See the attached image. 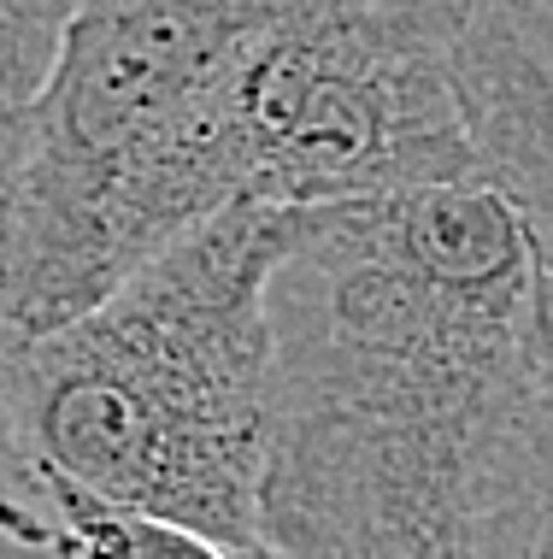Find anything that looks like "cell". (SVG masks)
Here are the masks:
<instances>
[{
  "mask_svg": "<svg viewBox=\"0 0 553 559\" xmlns=\"http://www.w3.org/2000/svg\"><path fill=\"white\" fill-rule=\"evenodd\" d=\"M265 559H548V224L495 189L289 206L265 277Z\"/></svg>",
  "mask_w": 553,
  "mask_h": 559,
  "instance_id": "6da1fadb",
  "label": "cell"
},
{
  "mask_svg": "<svg viewBox=\"0 0 553 559\" xmlns=\"http://www.w3.org/2000/svg\"><path fill=\"white\" fill-rule=\"evenodd\" d=\"M289 206L236 201L95 307L0 342V536L65 507L166 519L248 554L265 448V277Z\"/></svg>",
  "mask_w": 553,
  "mask_h": 559,
  "instance_id": "7a4b0ae2",
  "label": "cell"
},
{
  "mask_svg": "<svg viewBox=\"0 0 553 559\" xmlns=\"http://www.w3.org/2000/svg\"><path fill=\"white\" fill-rule=\"evenodd\" d=\"M272 0H83L0 189V342L95 307L230 201L224 95Z\"/></svg>",
  "mask_w": 553,
  "mask_h": 559,
  "instance_id": "3957f363",
  "label": "cell"
},
{
  "mask_svg": "<svg viewBox=\"0 0 553 559\" xmlns=\"http://www.w3.org/2000/svg\"><path fill=\"white\" fill-rule=\"evenodd\" d=\"M77 7L83 0H0V189Z\"/></svg>",
  "mask_w": 553,
  "mask_h": 559,
  "instance_id": "277c9868",
  "label": "cell"
},
{
  "mask_svg": "<svg viewBox=\"0 0 553 559\" xmlns=\"http://www.w3.org/2000/svg\"><path fill=\"white\" fill-rule=\"evenodd\" d=\"M48 559H260V548L236 554L224 542H206L166 519H142V512H112V507H65L53 519Z\"/></svg>",
  "mask_w": 553,
  "mask_h": 559,
  "instance_id": "5b68a950",
  "label": "cell"
},
{
  "mask_svg": "<svg viewBox=\"0 0 553 559\" xmlns=\"http://www.w3.org/2000/svg\"><path fill=\"white\" fill-rule=\"evenodd\" d=\"M260 559H265V554H260Z\"/></svg>",
  "mask_w": 553,
  "mask_h": 559,
  "instance_id": "8992f818",
  "label": "cell"
}]
</instances>
